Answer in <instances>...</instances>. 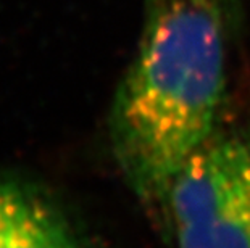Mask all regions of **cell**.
<instances>
[{
	"instance_id": "6da1fadb",
	"label": "cell",
	"mask_w": 250,
	"mask_h": 248,
	"mask_svg": "<svg viewBox=\"0 0 250 248\" xmlns=\"http://www.w3.org/2000/svg\"><path fill=\"white\" fill-rule=\"evenodd\" d=\"M228 0H152L111 116L113 156L137 200L163 214L179 170L216 134L226 94Z\"/></svg>"
},
{
	"instance_id": "7a4b0ae2",
	"label": "cell",
	"mask_w": 250,
	"mask_h": 248,
	"mask_svg": "<svg viewBox=\"0 0 250 248\" xmlns=\"http://www.w3.org/2000/svg\"><path fill=\"white\" fill-rule=\"evenodd\" d=\"M163 216L178 248H250V131H216L176 174Z\"/></svg>"
},
{
	"instance_id": "3957f363",
	"label": "cell",
	"mask_w": 250,
	"mask_h": 248,
	"mask_svg": "<svg viewBox=\"0 0 250 248\" xmlns=\"http://www.w3.org/2000/svg\"><path fill=\"white\" fill-rule=\"evenodd\" d=\"M0 248H89L62 211L13 182L3 184Z\"/></svg>"
},
{
	"instance_id": "277c9868",
	"label": "cell",
	"mask_w": 250,
	"mask_h": 248,
	"mask_svg": "<svg viewBox=\"0 0 250 248\" xmlns=\"http://www.w3.org/2000/svg\"><path fill=\"white\" fill-rule=\"evenodd\" d=\"M2 197H3V182H0V211H2Z\"/></svg>"
}]
</instances>
